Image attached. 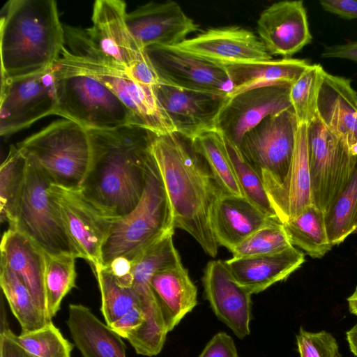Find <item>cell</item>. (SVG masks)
I'll use <instances>...</instances> for the list:
<instances>
[{
	"instance_id": "obj_39",
	"label": "cell",
	"mask_w": 357,
	"mask_h": 357,
	"mask_svg": "<svg viewBox=\"0 0 357 357\" xmlns=\"http://www.w3.org/2000/svg\"><path fill=\"white\" fill-rule=\"evenodd\" d=\"M296 343L300 357H342L335 338L326 331L312 333L301 326Z\"/></svg>"
},
{
	"instance_id": "obj_42",
	"label": "cell",
	"mask_w": 357,
	"mask_h": 357,
	"mask_svg": "<svg viewBox=\"0 0 357 357\" xmlns=\"http://www.w3.org/2000/svg\"><path fill=\"white\" fill-rule=\"evenodd\" d=\"M102 267L112 275L119 285L124 287H132L133 282L132 261L128 258L123 256L116 257Z\"/></svg>"
},
{
	"instance_id": "obj_13",
	"label": "cell",
	"mask_w": 357,
	"mask_h": 357,
	"mask_svg": "<svg viewBox=\"0 0 357 357\" xmlns=\"http://www.w3.org/2000/svg\"><path fill=\"white\" fill-rule=\"evenodd\" d=\"M145 50L158 73L169 84L230 97L234 84L224 66L171 46H151Z\"/></svg>"
},
{
	"instance_id": "obj_12",
	"label": "cell",
	"mask_w": 357,
	"mask_h": 357,
	"mask_svg": "<svg viewBox=\"0 0 357 357\" xmlns=\"http://www.w3.org/2000/svg\"><path fill=\"white\" fill-rule=\"evenodd\" d=\"M56 104L54 65L38 73L1 80V136H10L54 114Z\"/></svg>"
},
{
	"instance_id": "obj_43",
	"label": "cell",
	"mask_w": 357,
	"mask_h": 357,
	"mask_svg": "<svg viewBox=\"0 0 357 357\" xmlns=\"http://www.w3.org/2000/svg\"><path fill=\"white\" fill-rule=\"evenodd\" d=\"M321 8L344 20L357 19V0H321Z\"/></svg>"
},
{
	"instance_id": "obj_34",
	"label": "cell",
	"mask_w": 357,
	"mask_h": 357,
	"mask_svg": "<svg viewBox=\"0 0 357 357\" xmlns=\"http://www.w3.org/2000/svg\"><path fill=\"white\" fill-rule=\"evenodd\" d=\"M325 219L333 246L343 243L357 230V164L350 181L326 213Z\"/></svg>"
},
{
	"instance_id": "obj_35",
	"label": "cell",
	"mask_w": 357,
	"mask_h": 357,
	"mask_svg": "<svg viewBox=\"0 0 357 357\" xmlns=\"http://www.w3.org/2000/svg\"><path fill=\"white\" fill-rule=\"evenodd\" d=\"M325 72L319 63L310 64L289 87V100L298 125L307 126L317 115V100Z\"/></svg>"
},
{
	"instance_id": "obj_16",
	"label": "cell",
	"mask_w": 357,
	"mask_h": 357,
	"mask_svg": "<svg viewBox=\"0 0 357 357\" xmlns=\"http://www.w3.org/2000/svg\"><path fill=\"white\" fill-rule=\"evenodd\" d=\"M171 47L222 66L272 59L259 38L237 26L208 29Z\"/></svg>"
},
{
	"instance_id": "obj_11",
	"label": "cell",
	"mask_w": 357,
	"mask_h": 357,
	"mask_svg": "<svg viewBox=\"0 0 357 357\" xmlns=\"http://www.w3.org/2000/svg\"><path fill=\"white\" fill-rule=\"evenodd\" d=\"M49 193L56 204L66 231L77 258L91 268L102 265V250L118 219L90 200L81 188L51 183Z\"/></svg>"
},
{
	"instance_id": "obj_17",
	"label": "cell",
	"mask_w": 357,
	"mask_h": 357,
	"mask_svg": "<svg viewBox=\"0 0 357 357\" xmlns=\"http://www.w3.org/2000/svg\"><path fill=\"white\" fill-rule=\"evenodd\" d=\"M126 22L139 47L174 46L199 30L176 1L149 2L128 13Z\"/></svg>"
},
{
	"instance_id": "obj_26",
	"label": "cell",
	"mask_w": 357,
	"mask_h": 357,
	"mask_svg": "<svg viewBox=\"0 0 357 357\" xmlns=\"http://www.w3.org/2000/svg\"><path fill=\"white\" fill-rule=\"evenodd\" d=\"M150 283L170 332L197 305V288L182 264L156 272Z\"/></svg>"
},
{
	"instance_id": "obj_38",
	"label": "cell",
	"mask_w": 357,
	"mask_h": 357,
	"mask_svg": "<svg viewBox=\"0 0 357 357\" xmlns=\"http://www.w3.org/2000/svg\"><path fill=\"white\" fill-rule=\"evenodd\" d=\"M292 246L280 220L258 229L231 252L233 257H250L279 252Z\"/></svg>"
},
{
	"instance_id": "obj_44",
	"label": "cell",
	"mask_w": 357,
	"mask_h": 357,
	"mask_svg": "<svg viewBox=\"0 0 357 357\" xmlns=\"http://www.w3.org/2000/svg\"><path fill=\"white\" fill-rule=\"evenodd\" d=\"M320 56L324 59H347L357 63V40L342 44L325 45Z\"/></svg>"
},
{
	"instance_id": "obj_15",
	"label": "cell",
	"mask_w": 357,
	"mask_h": 357,
	"mask_svg": "<svg viewBox=\"0 0 357 357\" xmlns=\"http://www.w3.org/2000/svg\"><path fill=\"white\" fill-rule=\"evenodd\" d=\"M153 89L175 132L192 140L203 133L219 130L220 116L229 97L170 84L157 85Z\"/></svg>"
},
{
	"instance_id": "obj_30",
	"label": "cell",
	"mask_w": 357,
	"mask_h": 357,
	"mask_svg": "<svg viewBox=\"0 0 357 357\" xmlns=\"http://www.w3.org/2000/svg\"><path fill=\"white\" fill-rule=\"evenodd\" d=\"M191 142L195 150L206 162L222 191L236 197H244L220 130L203 133Z\"/></svg>"
},
{
	"instance_id": "obj_5",
	"label": "cell",
	"mask_w": 357,
	"mask_h": 357,
	"mask_svg": "<svg viewBox=\"0 0 357 357\" xmlns=\"http://www.w3.org/2000/svg\"><path fill=\"white\" fill-rule=\"evenodd\" d=\"M174 229L170 203L151 154L141 199L132 211L114 222L102 248L101 266L119 256L132 261Z\"/></svg>"
},
{
	"instance_id": "obj_7",
	"label": "cell",
	"mask_w": 357,
	"mask_h": 357,
	"mask_svg": "<svg viewBox=\"0 0 357 357\" xmlns=\"http://www.w3.org/2000/svg\"><path fill=\"white\" fill-rule=\"evenodd\" d=\"M55 115L88 130H109L133 124L130 110L105 84L89 75L54 64Z\"/></svg>"
},
{
	"instance_id": "obj_23",
	"label": "cell",
	"mask_w": 357,
	"mask_h": 357,
	"mask_svg": "<svg viewBox=\"0 0 357 357\" xmlns=\"http://www.w3.org/2000/svg\"><path fill=\"white\" fill-rule=\"evenodd\" d=\"M317 116L349 147L357 142V91L351 79L325 70L317 100Z\"/></svg>"
},
{
	"instance_id": "obj_4",
	"label": "cell",
	"mask_w": 357,
	"mask_h": 357,
	"mask_svg": "<svg viewBox=\"0 0 357 357\" xmlns=\"http://www.w3.org/2000/svg\"><path fill=\"white\" fill-rule=\"evenodd\" d=\"M65 45L56 63L82 73L107 86L131 112L135 125L158 136L175 132L153 87L141 85L127 71L105 63L89 45L83 29L63 25Z\"/></svg>"
},
{
	"instance_id": "obj_25",
	"label": "cell",
	"mask_w": 357,
	"mask_h": 357,
	"mask_svg": "<svg viewBox=\"0 0 357 357\" xmlns=\"http://www.w3.org/2000/svg\"><path fill=\"white\" fill-rule=\"evenodd\" d=\"M66 324L83 357H126L122 337L82 304H70Z\"/></svg>"
},
{
	"instance_id": "obj_27",
	"label": "cell",
	"mask_w": 357,
	"mask_h": 357,
	"mask_svg": "<svg viewBox=\"0 0 357 357\" xmlns=\"http://www.w3.org/2000/svg\"><path fill=\"white\" fill-rule=\"evenodd\" d=\"M310 64L307 59L282 58L225 65L234 84L230 97L256 88L290 86Z\"/></svg>"
},
{
	"instance_id": "obj_14",
	"label": "cell",
	"mask_w": 357,
	"mask_h": 357,
	"mask_svg": "<svg viewBox=\"0 0 357 357\" xmlns=\"http://www.w3.org/2000/svg\"><path fill=\"white\" fill-rule=\"evenodd\" d=\"M127 14L123 1L97 0L93 6L92 25L84 29L89 45L98 56L126 71L146 54L130 31Z\"/></svg>"
},
{
	"instance_id": "obj_2",
	"label": "cell",
	"mask_w": 357,
	"mask_h": 357,
	"mask_svg": "<svg viewBox=\"0 0 357 357\" xmlns=\"http://www.w3.org/2000/svg\"><path fill=\"white\" fill-rule=\"evenodd\" d=\"M88 131L92 160L80 188L105 212L120 218L132 211L141 199L156 135L133 124Z\"/></svg>"
},
{
	"instance_id": "obj_21",
	"label": "cell",
	"mask_w": 357,
	"mask_h": 357,
	"mask_svg": "<svg viewBox=\"0 0 357 357\" xmlns=\"http://www.w3.org/2000/svg\"><path fill=\"white\" fill-rule=\"evenodd\" d=\"M304 261L303 252L293 245L273 254L232 257L225 261L235 281L251 294L286 280Z\"/></svg>"
},
{
	"instance_id": "obj_47",
	"label": "cell",
	"mask_w": 357,
	"mask_h": 357,
	"mask_svg": "<svg viewBox=\"0 0 357 357\" xmlns=\"http://www.w3.org/2000/svg\"><path fill=\"white\" fill-rule=\"evenodd\" d=\"M349 309L351 314L357 316V286L354 293L347 298Z\"/></svg>"
},
{
	"instance_id": "obj_6",
	"label": "cell",
	"mask_w": 357,
	"mask_h": 357,
	"mask_svg": "<svg viewBox=\"0 0 357 357\" xmlns=\"http://www.w3.org/2000/svg\"><path fill=\"white\" fill-rule=\"evenodd\" d=\"M16 146L52 183L80 188L91 167L89 131L68 119L52 123Z\"/></svg>"
},
{
	"instance_id": "obj_40",
	"label": "cell",
	"mask_w": 357,
	"mask_h": 357,
	"mask_svg": "<svg viewBox=\"0 0 357 357\" xmlns=\"http://www.w3.org/2000/svg\"><path fill=\"white\" fill-rule=\"evenodd\" d=\"M199 357H240L235 343L223 331L214 335L207 342Z\"/></svg>"
},
{
	"instance_id": "obj_20",
	"label": "cell",
	"mask_w": 357,
	"mask_h": 357,
	"mask_svg": "<svg viewBox=\"0 0 357 357\" xmlns=\"http://www.w3.org/2000/svg\"><path fill=\"white\" fill-rule=\"evenodd\" d=\"M259 39L271 54L291 58L312 40L303 1H281L268 6L257 22Z\"/></svg>"
},
{
	"instance_id": "obj_28",
	"label": "cell",
	"mask_w": 357,
	"mask_h": 357,
	"mask_svg": "<svg viewBox=\"0 0 357 357\" xmlns=\"http://www.w3.org/2000/svg\"><path fill=\"white\" fill-rule=\"evenodd\" d=\"M326 213L313 204L300 215L282 223L291 244L314 259H321L333 247L326 226Z\"/></svg>"
},
{
	"instance_id": "obj_22",
	"label": "cell",
	"mask_w": 357,
	"mask_h": 357,
	"mask_svg": "<svg viewBox=\"0 0 357 357\" xmlns=\"http://www.w3.org/2000/svg\"><path fill=\"white\" fill-rule=\"evenodd\" d=\"M277 220L244 197L222 192L213 206L211 224L218 245L231 252L258 229Z\"/></svg>"
},
{
	"instance_id": "obj_36",
	"label": "cell",
	"mask_w": 357,
	"mask_h": 357,
	"mask_svg": "<svg viewBox=\"0 0 357 357\" xmlns=\"http://www.w3.org/2000/svg\"><path fill=\"white\" fill-rule=\"evenodd\" d=\"M224 138L229 157L244 197L267 215L278 218L270 202L259 173L245 159L237 145L225 136Z\"/></svg>"
},
{
	"instance_id": "obj_41",
	"label": "cell",
	"mask_w": 357,
	"mask_h": 357,
	"mask_svg": "<svg viewBox=\"0 0 357 357\" xmlns=\"http://www.w3.org/2000/svg\"><path fill=\"white\" fill-rule=\"evenodd\" d=\"M144 322V314L139 307L125 313L109 326L122 338L127 339L136 332Z\"/></svg>"
},
{
	"instance_id": "obj_1",
	"label": "cell",
	"mask_w": 357,
	"mask_h": 357,
	"mask_svg": "<svg viewBox=\"0 0 357 357\" xmlns=\"http://www.w3.org/2000/svg\"><path fill=\"white\" fill-rule=\"evenodd\" d=\"M151 152L172 210L175 229L188 233L211 257L218 244L213 231V206L222 192L191 140L173 132L155 135Z\"/></svg>"
},
{
	"instance_id": "obj_32",
	"label": "cell",
	"mask_w": 357,
	"mask_h": 357,
	"mask_svg": "<svg viewBox=\"0 0 357 357\" xmlns=\"http://www.w3.org/2000/svg\"><path fill=\"white\" fill-rule=\"evenodd\" d=\"M27 167L26 155L11 146L0 167V216L10 226L23 188Z\"/></svg>"
},
{
	"instance_id": "obj_33",
	"label": "cell",
	"mask_w": 357,
	"mask_h": 357,
	"mask_svg": "<svg viewBox=\"0 0 357 357\" xmlns=\"http://www.w3.org/2000/svg\"><path fill=\"white\" fill-rule=\"evenodd\" d=\"M1 318V332L30 354L36 357H71L75 344L63 337L52 321L38 330L15 335L9 328L6 315Z\"/></svg>"
},
{
	"instance_id": "obj_8",
	"label": "cell",
	"mask_w": 357,
	"mask_h": 357,
	"mask_svg": "<svg viewBox=\"0 0 357 357\" xmlns=\"http://www.w3.org/2000/svg\"><path fill=\"white\" fill-rule=\"evenodd\" d=\"M26 158L24 183L9 228L25 234L47 254H68L77 258L58 206L48 191L52 182L33 161Z\"/></svg>"
},
{
	"instance_id": "obj_29",
	"label": "cell",
	"mask_w": 357,
	"mask_h": 357,
	"mask_svg": "<svg viewBox=\"0 0 357 357\" xmlns=\"http://www.w3.org/2000/svg\"><path fill=\"white\" fill-rule=\"evenodd\" d=\"M0 285L13 315L21 326V333L38 330L50 322L26 284L3 263H0Z\"/></svg>"
},
{
	"instance_id": "obj_37",
	"label": "cell",
	"mask_w": 357,
	"mask_h": 357,
	"mask_svg": "<svg viewBox=\"0 0 357 357\" xmlns=\"http://www.w3.org/2000/svg\"><path fill=\"white\" fill-rule=\"evenodd\" d=\"M92 270L98 281L101 296L100 310L107 325L109 326L132 308L139 307L132 287L119 285L101 266Z\"/></svg>"
},
{
	"instance_id": "obj_9",
	"label": "cell",
	"mask_w": 357,
	"mask_h": 357,
	"mask_svg": "<svg viewBox=\"0 0 357 357\" xmlns=\"http://www.w3.org/2000/svg\"><path fill=\"white\" fill-rule=\"evenodd\" d=\"M312 204L325 213L350 181L357 156L318 116L307 129Z\"/></svg>"
},
{
	"instance_id": "obj_10",
	"label": "cell",
	"mask_w": 357,
	"mask_h": 357,
	"mask_svg": "<svg viewBox=\"0 0 357 357\" xmlns=\"http://www.w3.org/2000/svg\"><path fill=\"white\" fill-rule=\"evenodd\" d=\"M298 123L292 109L270 115L248 131L239 149L261 176L266 190L281 185L291 163Z\"/></svg>"
},
{
	"instance_id": "obj_46",
	"label": "cell",
	"mask_w": 357,
	"mask_h": 357,
	"mask_svg": "<svg viewBox=\"0 0 357 357\" xmlns=\"http://www.w3.org/2000/svg\"><path fill=\"white\" fill-rule=\"evenodd\" d=\"M346 336L351 351L357 357V324L346 333Z\"/></svg>"
},
{
	"instance_id": "obj_3",
	"label": "cell",
	"mask_w": 357,
	"mask_h": 357,
	"mask_svg": "<svg viewBox=\"0 0 357 357\" xmlns=\"http://www.w3.org/2000/svg\"><path fill=\"white\" fill-rule=\"evenodd\" d=\"M1 80L45 71L65 45L54 0H9L0 14Z\"/></svg>"
},
{
	"instance_id": "obj_19",
	"label": "cell",
	"mask_w": 357,
	"mask_h": 357,
	"mask_svg": "<svg viewBox=\"0 0 357 357\" xmlns=\"http://www.w3.org/2000/svg\"><path fill=\"white\" fill-rule=\"evenodd\" d=\"M202 280L204 298L217 318L239 339L250 335L252 294L235 281L225 261L208 262Z\"/></svg>"
},
{
	"instance_id": "obj_31",
	"label": "cell",
	"mask_w": 357,
	"mask_h": 357,
	"mask_svg": "<svg viewBox=\"0 0 357 357\" xmlns=\"http://www.w3.org/2000/svg\"><path fill=\"white\" fill-rule=\"evenodd\" d=\"M45 255V291L49 321L60 310L68 292L76 287V257L68 254Z\"/></svg>"
},
{
	"instance_id": "obj_24",
	"label": "cell",
	"mask_w": 357,
	"mask_h": 357,
	"mask_svg": "<svg viewBox=\"0 0 357 357\" xmlns=\"http://www.w3.org/2000/svg\"><path fill=\"white\" fill-rule=\"evenodd\" d=\"M0 251V263L8 266L18 275L47 318L45 291V252L25 234L12 228L3 233Z\"/></svg>"
},
{
	"instance_id": "obj_48",
	"label": "cell",
	"mask_w": 357,
	"mask_h": 357,
	"mask_svg": "<svg viewBox=\"0 0 357 357\" xmlns=\"http://www.w3.org/2000/svg\"><path fill=\"white\" fill-rule=\"evenodd\" d=\"M350 151L354 156H357V142L350 147Z\"/></svg>"
},
{
	"instance_id": "obj_18",
	"label": "cell",
	"mask_w": 357,
	"mask_h": 357,
	"mask_svg": "<svg viewBox=\"0 0 357 357\" xmlns=\"http://www.w3.org/2000/svg\"><path fill=\"white\" fill-rule=\"evenodd\" d=\"M289 87L256 88L229 97L220 116L219 130L238 146L244 135L266 116L292 109Z\"/></svg>"
},
{
	"instance_id": "obj_45",
	"label": "cell",
	"mask_w": 357,
	"mask_h": 357,
	"mask_svg": "<svg viewBox=\"0 0 357 357\" xmlns=\"http://www.w3.org/2000/svg\"><path fill=\"white\" fill-rule=\"evenodd\" d=\"M0 357H36L22 348L3 332L0 333Z\"/></svg>"
},
{
	"instance_id": "obj_49",
	"label": "cell",
	"mask_w": 357,
	"mask_h": 357,
	"mask_svg": "<svg viewBox=\"0 0 357 357\" xmlns=\"http://www.w3.org/2000/svg\"><path fill=\"white\" fill-rule=\"evenodd\" d=\"M356 229H357V220H356Z\"/></svg>"
}]
</instances>
